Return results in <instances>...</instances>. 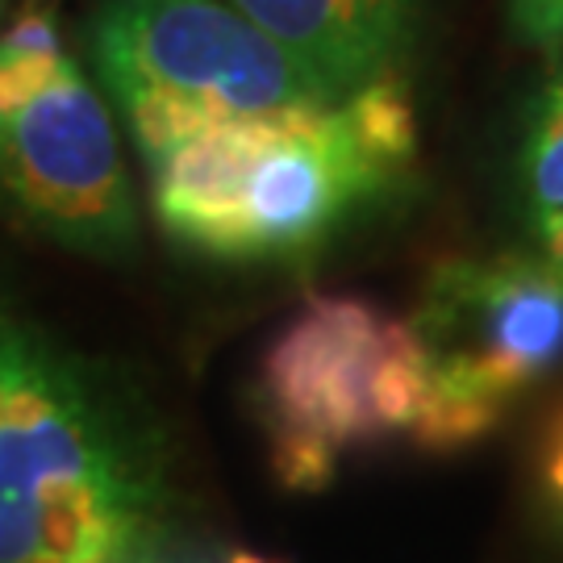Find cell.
I'll list each match as a JSON object with an SVG mask.
<instances>
[{"mask_svg":"<svg viewBox=\"0 0 563 563\" xmlns=\"http://www.w3.org/2000/svg\"><path fill=\"white\" fill-rule=\"evenodd\" d=\"M0 563H267L188 505L151 413L0 284Z\"/></svg>","mask_w":563,"mask_h":563,"instance_id":"obj_1","label":"cell"},{"mask_svg":"<svg viewBox=\"0 0 563 563\" xmlns=\"http://www.w3.org/2000/svg\"><path fill=\"white\" fill-rule=\"evenodd\" d=\"M167 239L234 267L301 263L401 192L418 113L401 76L313 109L213 125L142 155Z\"/></svg>","mask_w":563,"mask_h":563,"instance_id":"obj_2","label":"cell"},{"mask_svg":"<svg viewBox=\"0 0 563 563\" xmlns=\"http://www.w3.org/2000/svg\"><path fill=\"white\" fill-rule=\"evenodd\" d=\"M251 405L272 476L322 493L355 455L413 439L422 360L409 322L367 297H309L267 342Z\"/></svg>","mask_w":563,"mask_h":563,"instance_id":"obj_3","label":"cell"},{"mask_svg":"<svg viewBox=\"0 0 563 563\" xmlns=\"http://www.w3.org/2000/svg\"><path fill=\"white\" fill-rule=\"evenodd\" d=\"M0 205L80 255L121 260L139 246L118 113L42 4L0 30Z\"/></svg>","mask_w":563,"mask_h":563,"instance_id":"obj_4","label":"cell"},{"mask_svg":"<svg viewBox=\"0 0 563 563\" xmlns=\"http://www.w3.org/2000/svg\"><path fill=\"white\" fill-rule=\"evenodd\" d=\"M88 51L139 159L213 125L330 101L225 0H104Z\"/></svg>","mask_w":563,"mask_h":563,"instance_id":"obj_5","label":"cell"},{"mask_svg":"<svg viewBox=\"0 0 563 563\" xmlns=\"http://www.w3.org/2000/svg\"><path fill=\"white\" fill-rule=\"evenodd\" d=\"M422 360V413L409 443H484L563 363V267L530 246L439 263L405 313Z\"/></svg>","mask_w":563,"mask_h":563,"instance_id":"obj_6","label":"cell"},{"mask_svg":"<svg viewBox=\"0 0 563 563\" xmlns=\"http://www.w3.org/2000/svg\"><path fill=\"white\" fill-rule=\"evenodd\" d=\"M260 34L280 46L322 88L342 101L367 84L401 76L413 38L418 0H225Z\"/></svg>","mask_w":563,"mask_h":563,"instance_id":"obj_7","label":"cell"},{"mask_svg":"<svg viewBox=\"0 0 563 563\" xmlns=\"http://www.w3.org/2000/svg\"><path fill=\"white\" fill-rule=\"evenodd\" d=\"M514 209L522 246L563 267V63L526 109L514 151Z\"/></svg>","mask_w":563,"mask_h":563,"instance_id":"obj_8","label":"cell"},{"mask_svg":"<svg viewBox=\"0 0 563 563\" xmlns=\"http://www.w3.org/2000/svg\"><path fill=\"white\" fill-rule=\"evenodd\" d=\"M509 21L530 51H563V0H509Z\"/></svg>","mask_w":563,"mask_h":563,"instance_id":"obj_9","label":"cell"},{"mask_svg":"<svg viewBox=\"0 0 563 563\" xmlns=\"http://www.w3.org/2000/svg\"><path fill=\"white\" fill-rule=\"evenodd\" d=\"M539 488H543V501L551 522L563 530V418L555 422V430L547 434L543 463H539Z\"/></svg>","mask_w":563,"mask_h":563,"instance_id":"obj_10","label":"cell"},{"mask_svg":"<svg viewBox=\"0 0 563 563\" xmlns=\"http://www.w3.org/2000/svg\"><path fill=\"white\" fill-rule=\"evenodd\" d=\"M0 30H4V0H0Z\"/></svg>","mask_w":563,"mask_h":563,"instance_id":"obj_11","label":"cell"}]
</instances>
